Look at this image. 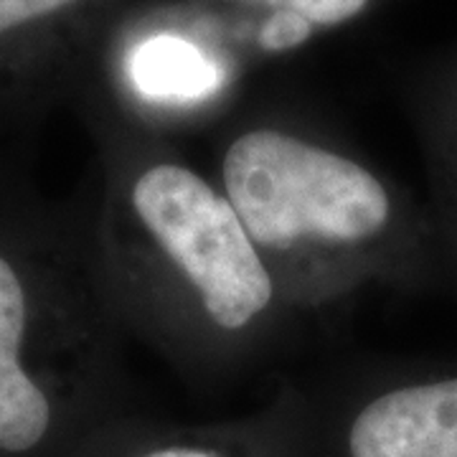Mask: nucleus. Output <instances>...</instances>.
Wrapping results in <instances>:
<instances>
[{"label": "nucleus", "mask_w": 457, "mask_h": 457, "mask_svg": "<svg viewBox=\"0 0 457 457\" xmlns=\"http://www.w3.org/2000/svg\"><path fill=\"white\" fill-rule=\"evenodd\" d=\"M209 173L308 323L445 285L427 204L312 114L239 104L212 130Z\"/></svg>", "instance_id": "obj_2"}, {"label": "nucleus", "mask_w": 457, "mask_h": 457, "mask_svg": "<svg viewBox=\"0 0 457 457\" xmlns=\"http://www.w3.org/2000/svg\"><path fill=\"white\" fill-rule=\"evenodd\" d=\"M89 130L97 158L74 201L128 336L201 386L287 359L308 320L212 173L173 140L114 122Z\"/></svg>", "instance_id": "obj_1"}, {"label": "nucleus", "mask_w": 457, "mask_h": 457, "mask_svg": "<svg viewBox=\"0 0 457 457\" xmlns=\"http://www.w3.org/2000/svg\"><path fill=\"white\" fill-rule=\"evenodd\" d=\"M318 396L315 455L457 457V363H381Z\"/></svg>", "instance_id": "obj_4"}, {"label": "nucleus", "mask_w": 457, "mask_h": 457, "mask_svg": "<svg viewBox=\"0 0 457 457\" xmlns=\"http://www.w3.org/2000/svg\"><path fill=\"white\" fill-rule=\"evenodd\" d=\"M125 338L74 196L0 168V457H46L128 411Z\"/></svg>", "instance_id": "obj_3"}, {"label": "nucleus", "mask_w": 457, "mask_h": 457, "mask_svg": "<svg viewBox=\"0 0 457 457\" xmlns=\"http://www.w3.org/2000/svg\"><path fill=\"white\" fill-rule=\"evenodd\" d=\"M414 107L429 179L427 209L440 245L445 285H457V62L420 89Z\"/></svg>", "instance_id": "obj_8"}, {"label": "nucleus", "mask_w": 457, "mask_h": 457, "mask_svg": "<svg viewBox=\"0 0 457 457\" xmlns=\"http://www.w3.org/2000/svg\"><path fill=\"white\" fill-rule=\"evenodd\" d=\"M227 51L246 71L363 23L386 0H150Z\"/></svg>", "instance_id": "obj_7"}, {"label": "nucleus", "mask_w": 457, "mask_h": 457, "mask_svg": "<svg viewBox=\"0 0 457 457\" xmlns=\"http://www.w3.org/2000/svg\"><path fill=\"white\" fill-rule=\"evenodd\" d=\"M125 0H0L3 143L29 132L54 99L74 92L99 33Z\"/></svg>", "instance_id": "obj_5"}, {"label": "nucleus", "mask_w": 457, "mask_h": 457, "mask_svg": "<svg viewBox=\"0 0 457 457\" xmlns=\"http://www.w3.org/2000/svg\"><path fill=\"white\" fill-rule=\"evenodd\" d=\"M87 457H315L318 396L285 378L267 407L219 427H170L122 411L87 437Z\"/></svg>", "instance_id": "obj_6"}]
</instances>
